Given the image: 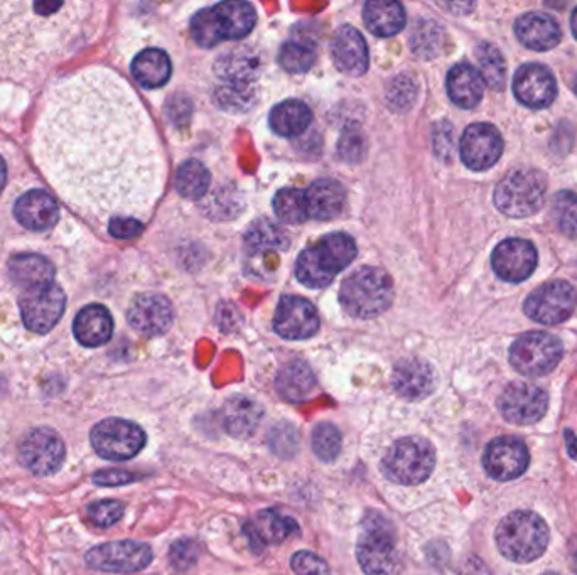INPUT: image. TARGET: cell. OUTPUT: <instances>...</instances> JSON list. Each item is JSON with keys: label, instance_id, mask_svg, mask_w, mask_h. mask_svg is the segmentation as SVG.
Returning <instances> with one entry per match:
<instances>
[{"label": "cell", "instance_id": "obj_52", "mask_svg": "<svg viewBox=\"0 0 577 575\" xmlns=\"http://www.w3.org/2000/svg\"><path fill=\"white\" fill-rule=\"evenodd\" d=\"M393 107H409L415 98V85L409 78H397L389 93Z\"/></svg>", "mask_w": 577, "mask_h": 575}, {"label": "cell", "instance_id": "obj_37", "mask_svg": "<svg viewBox=\"0 0 577 575\" xmlns=\"http://www.w3.org/2000/svg\"><path fill=\"white\" fill-rule=\"evenodd\" d=\"M245 244L252 251H282L288 247V235L271 220H259L248 228Z\"/></svg>", "mask_w": 577, "mask_h": 575}, {"label": "cell", "instance_id": "obj_9", "mask_svg": "<svg viewBox=\"0 0 577 575\" xmlns=\"http://www.w3.org/2000/svg\"><path fill=\"white\" fill-rule=\"evenodd\" d=\"M92 446L107 461H127L144 449L145 432L130 421L107 419L93 427Z\"/></svg>", "mask_w": 577, "mask_h": 575}, {"label": "cell", "instance_id": "obj_48", "mask_svg": "<svg viewBox=\"0 0 577 575\" xmlns=\"http://www.w3.org/2000/svg\"><path fill=\"white\" fill-rule=\"evenodd\" d=\"M367 154V142L360 130L350 129L338 142V155L350 164H356Z\"/></svg>", "mask_w": 577, "mask_h": 575}, {"label": "cell", "instance_id": "obj_56", "mask_svg": "<svg viewBox=\"0 0 577 575\" xmlns=\"http://www.w3.org/2000/svg\"><path fill=\"white\" fill-rule=\"evenodd\" d=\"M570 565L577 574V540H574L573 545H570Z\"/></svg>", "mask_w": 577, "mask_h": 575}, {"label": "cell", "instance_id": "obj_22", "mask_svg": "<svg viewBox=\"0 0 577 575\" xmlns=\"http://www.w3.org/2000/svg\"><path fill=\"white\" fill-rule=\"evenodd\" d=\"M518 42L532 51H549L560 45L563 31L552 15L544 12H527L515 23Z\"/></svg>", "mask_w": 577, "mask_h": 575}, {"label": "cell", "instance_id": "obj_59", "mask_svg": "<svg viewBox=\"0 0 577 575\" xmlns=\"http://www.w3.org/2000/svg\"><path fill=\"white\" fill-rule=\"evenodd\" d=\"M544 575H557V574H544Z\"/></svg>", "mask_w": 577, "mask_h": 575}, {"label": "cell", "instance_id": "obj_32", "mask_svg": "<svg viewBox=\"0 0 577 575\" xmlns=\"http://www.w3.org/2000/svg\"><path fill=\"white\" fill-rule=\"evenodd\" d=\"M337 273V267L319 244L306 248L296 262L297 281L309 289L326 288L333 282Z\"/></svg>", "mask_w": 577, "mask_h": 575}, {"label": "cell", "instance_id": "obj_44", "mask_svg": "<svg viewBox=\"0 0 577 575\" xmlns=\"http://www.w3.org/2000/svg\"><path fill=\"white\" fill-rule=\"evenodd\" d=\"M412 49L422 58H433L443 45V30L433 21H422L412 36Z\"/></svg>", "mask_w": 577, "mask_h": 575}, {"label": "cell", "instance_id": "obj_46", "mask_svg": "<svg viewBox=\"0 0 577 575\" xmlns=\"http://www.w3.org/2000/svg\"><path fill=\"white\" fill-rule=\"evenodd\" d=\"M86 513L95 527L108 528L123 517V505L115 500H102V502L92 503Z\"/></svg>", "mask_w": 577, "mask_h": 575}, {"label": "cell", "instance_id": "obj_15", "mask_svg": "<svg viewBox=\"0 0 577 575\" xmlns=\"http://www.w3.org/2000/svg\"><path fill=\"white\" fill-rule=\"evenodd\" d=\"M459 151L464 166L481 173L498 163L504 154V139L492 124H473L464 130Z\"/></svg>", "mask_w": 577, "mask_h": 575}, {"label": "cell", "instance_id": "obj_43", "mask_svg": "<svg viewBox=\"0 0 577 575\" xmlns=\"http://www.w3.org/2000/svg\"><path fill=\"white\" fill-rule=\"evenodd\" d=\"M313 450L321 461L331 462L340 456L341 453V434L333 424L316 425L313 431Z\"/></svg>", "mask_w": 577, "mask_h": 575}, {"label": "cell", "instance_id": "obj_38", "mask_svg": "<svg viewBox=\"0 0 577 575\" xmlns=\"http://www.w3.org/2000/svg\"><path fill=\"white\" fill-rule=\"evenodd\" d=\"M476 58L483 82L492 90H504L507 82V63L504 55L490 43H481L476 48Z\"/></svg>", "mask_w": 577, "mask_h": 575}, {"label": "cell", "instance_id": "obj_24", "mask_svg": "<svg viewBox=\"0 0 577 575\" xmlns=\"http://www.w3.org/2000/svg\"><path fill=\"white\" fill-rule=\"evenodd\" d=\"M331 55L338 70L349 77H362L368 70L370 56L367 43L355 27L343 26L338 30L331 45Z\"/></svg>", "mask_w": 577, "mask_h": 575}, {"label": "cell", "instance_id": "obj_53", "mask_svg": "<svg viewBox=\"0 0 577 575\" xmlns=\"http://www.w3.org/2000/svg\"><path fill=\"white\" fill-rule=\"evenodd\" d=\"M93 481L101 486H120L136 481V476L126 471H98L93 474Z\"/></svg>", "mask_w": 577, "mask_h": 575}, {"label": "cell", "instance_id": "obj_7", "mask_svg": "<svg viewBox=\"0 0 577 575\" xmlns=\"http://www.w3.org/2000/svg\"><path fill=\"white\" fill-rule=\"evenodd\" d=\"M370 513L365 531L356 547V558L367 575H396L400 571V553L396 533L385 518Z\"/></svg>", "mask_w": 577, "mask_h": 575}, {"label": "cell", "instance_id": "obj_26", "mask_svg": "<svg viewBox=\"0 0 577 575\" xmlns=\"http://www.w3.org/2000/svg\"><path fill=\"white\" fill-rule=\"evenodd\" d=\"M263 410L259 402L245 395H235L222 409V424L232 437L247 439L259 427Z\"/></svg>", "mask_w": 577, "mask_h": 575}, {"label": "cell", "instance_id": "obj_30", "mask_svg": "<svg viewBox=\"0 0 577 575\" xmlns=\"http://www.w3.org/2000/svg\"><path fill=\"white\" fill-rule=\"evenodd\" d=\"M448 93L449 98L458 107L470 108L476 107L485 93V82L476 68L468 63L456 64L448 73Z\"/></svg>", "mask_w": 577, "mask_h": 575}, {"label": "cell", "instance_id": "obj_3", "mask_svg": "<svg viewBox=\"0 0 577 575\" xmlns=\"http://www.w3.org/2000/svg\"><path fill=\"white\" fill-rule=\"evenodd\" d=\"M496 545L508 561L526 564L541 558L549 545V528L533 512H514L496 528Z\"/></svg>", "mask_w": 577, "mask_h": 575}, {"label": "cell", "instance_id": "obj_36", "mask_svg": "<svg viewBox=\"0 0 577 575\" xmlns=\"http://www.w3.org/2000/svg\"><path fill=\"white\" fill-rule=\"evenodd\" d=\"M271 127L278 136L296 137L311 126L313 114L299 101H285L271 112Z\"/></svg>", "mask_w": 577, "mask_h": 575}, {"label": "cell", "instance_id": "obj_25", "mask_svg": "<svg viewBox=\"0 0 577 575\" xmlns=\"http://www.w3.org/2000/svg\"><path fill=\"white\" fill-rule=\"evenodd\" d=\"M393 388L403 399L422 400L436 388V375L429 363L417 359L397 363L392 375Z\"/></svg>", "mask_w": 577, "mask_h": 575}, {"label": "cell", "instance_id": "obj_12", "mask_svg": "<svg viewBox=\"0 0 577 575\" xmlns=\"http://www.w3.org/2000/svg\"><path fill=\"white\" fill-rule=\"evenodd\" d=\"M63 439L48 427L31 431L19 447V461L36 476L55 474L63 466Z\"/></svg>", "mask_w": 577, "mask_h": 575}, {"label": "cell", "instance_id": "obj_51", "mask_svg": "<svg viewBox=\"0 0 577 575\" xmlns=\"http://www.w3.org/2000/svg\"><path fill=\"white\" fill-rule=\"evenodd\" d=\"M142 228L144 226H142L138 218H114V220L108 222V233L114 238H119V240H129V238L138 236Z\"/></svg>", "mask_w": 577, "mask_h": 575}, {"label": "cell", "instance_id": "obj_57", "mask_svg": "<svg viewBox=\"0 0 577 575\" xmlns=\"http://www.w3.org/2000/svg\"><path fill=\"white\" fill-rule=\"evenodd\" d=\"M570 30H573L574 37L577 39V8L574 9L573 17H570Z\"/></svg>", "mask_w": 577, "mask_h": 575}, {"label": "cell", "instance_id": "obj_17", "mask_svg": "<svg viewBox=\"0 0 577 575\" xmlns=\"http://www.w3.org/2000/svg\"><path fill=\"white\" fill-rule=\"evenodd\" d=\"M539 255L535 247L523 238H508L493 250L492 266L496 275L505 282L518 284L532 275Z\"/></svg>", "mask_w": 577, "mask_h": 575}, {"label": "cell", "instance_id": "obj_42", "mask_svg": "<svg viewBox=\"0 0 577 575\" xmlns=\"http://www.w3.org/2000/svg\"><path fill=\"white\" fill-rule=\"evenodd\" d=\"M316 61V51L311 45L303 42H288L282 46L279 63L288 73L299 74L311 70Z\"/></svg>", "mask_w": 577, "mask_h": 575}, {"label": "cell", "instance_id": "obj_2", "mask_svg": "<svg viewBox=\"0 0 577 575\" xmlns=\"http://www.w3.org/2000/svg\"><path fill=\"white\" fill-rule=\"evenodd\" d=\"M257 23L254 5L223 2L198 12L191 21V34L201 48H215L222 42H237L252 33Z\"/></svg>", "mask_w": 577, "mask_h": 575}, {"label": "cell", "instance_id": "obj_1", "mask_svg": "<svg viewBox=\"0 0 577 575\" xmlns=\"http://www.w3.org/2000/svg\"><path fill=\"white\" fill-rule=\"evenodd\" d=\"M36 159L89 218H132L160 195L156 132L136 93L110 71L86 70L51 90L36 127Z\"/></svg>", "mask_w": 577, "mask_h": 575}, {"label": "cell", "instance_id": "obj_18", "mask_svg": "<svg viewBox=\"0 0 577 575\" xmlns=\"http://www.w3.org/2000/svg\"><path fill=\"white\" fill-rule=\"evenodd\" d=\"M514 95L529 108H547L557 95L554 74L544 64L529 63L518 68L514 77Z\"/></svg>", "mask_w": 577, "mask_h": 575}, {"label": "cell", "instance_id": "obj_45", "mask_svg": "<svg viewBox=\"0 0 577 575\" xmlns=\"http://www.w3.org/2000/svg\"><path fill=\"white\" fill-rule=\"evenodd\" d=\"M254 96L250 86L223 85L216 90L215 101L223 110L244 112L252 105Z\"/></svg>", "mask_w": 577, "mask_h": 575}, {"label": "cell", "instance_id": "obj_20", "mask_svg": "<svg viewBox=\"0 0 577 575\" xmlns=\"http://www.w3.org/2000/svg\"><path fill=\"white\" fill-rule=\"evenodd\" d=\"M127 321L141 335H164L173 322V306L164 295L142 294L130 304Z\"/></svg>", "mask_w": 577, "mask_h": 575}, {"label": "cell", "instance_id": "obj_27", "mask_svg": "<svg viewBox=\"0 0 577 575\" xmlns=\"http://www.w3.org/2000/svg\"><path fill=\"white\" fill-rule=\"evenodd\" d=\"M73 332L76 340L86 348H98L110 341L114 335V319L107 307L101 304L83 307L74 317Z\"/></svg>", "mask_w": 577, "mask_h": 575}, {"label": "cell", "instance_id": "obj_23", "mask_svg": "<svg viewBox=\"0 0 577 575\" xmlns=\"http://www.w3.org/2000/svg\"><path fill=\"white\" fill-rule=\"evenodd\" d=\"M17 222L33 232L52 228L60 216V208L45 189H33L19 198L14 207Z\"/></svg>", "mask_w": 577, "mask_h": 575}, {"label": "cell", "instance_id": "obj_13", "mask_svg": "<svg viewBox=\"0 0 577 575\" xmlns=\"http://www.w3.org/2000/svg\"><path fill=\"white\" fill-rule=\"evenodd\" d=\"M19 306L26 328L36 335H46L63 316L67 295L63 289L51 284L48 288L24 292Z\"/></svg>", "mask_w": 577, "mask_h": 575}, {"label": "cell", "instance_id": "obj_21", "mask_svg": "<svg viewBox=\"0 0 577 575\" xmlns=\"http://www.w3.org/2000/svg\"><path fill=\"white\" fill-rule=\"evenodd\" d=\"M299 531L296 521L285 517L279 509L269 508L257 513L254 520L245 525L248 543L252 549H266L267 545H278L288 537Z\"/></svg>", "mask_w": 577, "mask_h": 575}, {"label": "cell", "instance_id": "obj_55", "mask_svg": "<svg viewBox=\"0 0 577 575\" xmlns=\"http://www.w3.org/2000/svg\"><path fill=\"white\" fill-rule=\"evenodd\" d=\"M5 179H8V166H5L4 159L0 157V191L4 189Z\"/></svg>", "mask_w": 577, "mask_h": 575}, {"label": "cell", "instance_id": "obj_41", "mask_svg": "<svg viewBox=\"0 0 577 575\" xmlns=\"http://www.w3.org/2000/svg\"><path fill=\"white\" fill-rule=\"evenodd\" d=\"M552 218L557 228L567 238H577V195L573 191H561L554 196L551 208Z\"/></svg>", "mask_w": 577, "mask_h": 575}, {"label": "cell", "instance_id": "obj_54", "mask_svg": "<svg viewBox=\"0 0 577 575\" xmlns=\"http://www.w3.org/2000/svg\"><path fill=\"white\" fill-rule=\"evenodd\" d=\"M463 575H490L488 568L481 564L478 559H470L464 567Z\"/></svg>", "mask_w": 577, "mask_h": 575}, {"label": "cell", "instance_id": "obj_14", "mask_svg": "<svg viewBox=\"0 0 577 575\" xmlns=\"http://www.w3.org/2000/svg\"><path fill=\"white\" fill-rule=\"evenodd\" d=\"M505 421L515 425H532L547 412L549 397L542 388L529 384H511L498 400Z\"/></svg>", "mask_w": 577, "mask_h": 575}, {"label": "cell", "instance_id": "obj_11", "mask_svg": "<svg viewBox=\"0 0 577 575\" xmlns=\"http://www.w3.org/2000/svg\"><path fill=\"white\" fill-rule=\"evenodd\" d=\"M85 561L86 565L95 571L133 574L144 571L151 564L152 549L148 543L133 540L104 543L89 550Z\"/></svg>", "mask_w": 577, "mask_h": 575}, {"label": "cell", "instance_id": "obj_29", "mask_svg": "<svg viewBox=\"0 0 577 575\" xmlns=\"http://www.w3.org/2000/svg\"><path fill=\"white\" fill-rule=\"evenodd\" d=\"M215 71L225 85L250 86L259 77L260 59L247 48L232 49L216 61Z\"/></svg>", "mask_w": 577, "mask_h": 575}, {"label": "cell", "instance_id": "obj_10", "mask_svg": "<svg viewBox=\"0 0 577 575\" xmlns=\"http://www.w3.org/2000/svg\"><path fill=\"white\" fill-rule=\"evenodd\" d=\"M577 307V292L564 281L547 282L530 292L523 310L539 325L555 326L566 322Z\"/></svg>", "mask_w": 577, "mask_h": 575}, {"label": "cell", "instance_id": "obj_47", "mask_svg": "<svg viewBox=\"0 0 577 575\" xmlns=\"http://www.w3.org/2000/svg\"><path fill=\"white\" fill-rule=\"evenodd\" d=\"M269 444H271L272 450L281 458H291L297 453V446H299L296 429L291 424L275 425L271 434H269Z\"/></svg>", "mask_w": 577, "mask_h": 575}, {"label": "cell", "instance_id": "obj_50", "mask_svg": "<svg viewBox=\"0 0 577 575\" xmlns=\"http://www.w3.org/2000/svg\"><path fill=\"white\" fill-rule=\"evenodd\" d=\"M291 565L297 575H331L328 564L316 553L306 552V550L294 553Z\"/></svg>", "mask_w": 577, "mask_h": 575}, {"label": "cell", "instance_id": "obj_33", "mask_svg": "<svg viewBox=\"0 0 577 575\" xmlns=\"http://www.w3.org/2000/svg\"><path fill=\"white\" fill-rule=\"evenodd\" d=\"M363 21L375 36L392 37L405 27L408 17L399 2L374 0L363 9Z\"/></svg>", "mask_w": 577, "mask_h": 575}, {"label": "cell", "instance_id": "obj_49", "mask_svg": "<svg viewBox=\"0 0 577 575\" xmlns=\"http://www.w3.org/2000/svg\"><path fill=\"white\" fill-rule=\"evenodd\" d=\"M169 558L170 564L175 565L178 571H188L197 564L198 543L189 539L178 540L170 547Z\"/></svg>", "mask_w": 577, "mask_h": 575}, {"label": "cell", "instance_id": "obj_6", "mask_svg": "<svg viewBox=\"0 0 577 575\" xmlns=\"http://www.w3.org/2000/svg\"><path fill=\"white\" fill-rule=\"evenodd\" d=\"M436 465L433 444L422 437L397 441L381 461L387 480L403 486L424 483Z\"/></svg>", "mask_w": 577, "mask_h": 575}, {"label": "cell", "instance_id": "obj_58", "mask_svg": "<svg viewBox=\"0 0 577 575\" xmlns=\"http://www.w3.org/2000/svg\"><path fill=\"white\" fill-rule=\"evenodd\" d=\"M573 89H574V93H576L577 95V74H576V78H574Z\"/></svg>", "mask_w": 577, "mask_h": 575}, {"label": "cell", "instance_id": "obj_5", "mask_svg": "<svg viewBox=\"0 0 577 575\" xmlns=\"http://www.w3.org/2000/svg\"><path fill=\"white\" fill-rule=\"evenodd\" d=\"M547 195V179L535 169L508 173L495 189V204L510 218H529L541 210Z\"/></svg>", "mask_w": 577, "mask_h": 575}, {"label": "cell", "instance_id": "obj_35", "mask_svg": "<svg viewBox=\"0 0 577 575\" xmlns=\"http://www.w3.org/2000/svg\"><path fill=\"white\" fill-rule=\"evenodd\" d=\"M132 77L144 89H160L170 78L169 56L161 49H145L133 59Z\"/></svg>", "mask_w": 577, "mask_h": 575}, {"label": "cell", "instance_id": "obj_19", "mask_svg": "<svg viewBox=\"0 0 577 575\" xmlns=\"http://www.w3.org/2000/svg\"><path fill=\"white\" fill-rule=\"evenodd\" d=\"M274 329L285 340H309L319 329L315 306L303 297H284L275 310Z\"/></svg>", "mask_w": 577, "mask_h": 575}, {"label": "cell", "instance_id": "obj_16", "mask_svg": "<svg viewBox=\"0 0 577 575\" xmlns=\"http://www.w3.org/2000/svg\"><path fill=\"white\" fill-rule=\"evenodd\" d=\"M530 454L523 441L517 437H498L486 446L483 466L498 481L517 480L529 468Z\"/></svg>", "mask_w": 577, "mask_h": 575}, {"label": "cell", "instance_id": "obj_8", "mask_svg": "<svg viewBox=\"0 0 577 575\" xmlns=\"http://www.w3.org/2000/svg\"><path fill=\"white\" fill-rule=\"evenodd\" d=\"M564 348L555 336L530 331L515 340L510 348V363L520 375L544 376L563 360Z\"/></svg>", "mask_w": 577, "mask_h": 575}, {"label": "cell", "instance_id": "obj_4", "mask_svg": "<svg viewBox=\"0 0 577 575\" xmlns=\"http://www.w3.org/2000/svg\"><path fill=\"white\" fill-rule=\"evenodd\" d=\"M393 297L390 277L380 269L356 270L341 285L340 301L344 310L360 319H370L389 309Z\"/></svg>", "mask_w": 577, "mask_h": 575}, {"label": "cell", "instance_id": "obj_28", "mask_svg": "<svg viewBox=\"0 0 577 575\" xmlns=\"http://www.w3.org/2000/svg\"><path fill=\"white\" fill-rule=\"evenodd\" d=\"M9 277L17 288L34 291L52 284L55 269L46 257L36 254L17 255L9 260Z\"/></svg>", "mask_w": 577, "mask_h": 575}, {"label": "cell", "instance_id": "obj_40", "mask_svg": "<svg viewBox=\"0 0 577 575\" xmlns=\"http://www.w3.org/2000/svg\"><path fill=\"white\" fill-rule=\"evenodd\" d=\"M274 211L279 220L299 225L309 218L306 192L303 189L284 188L275 195Z\"/></svg>", "mask_w": 577, "mask_h": 575}, {"label": "cell", "instance_id": "obj_39", "mask_svg": "<svg viewBox=\"0 0 577 575\" xmlns=\"http://www.w3.org/2000/svg\"><path fill=\"white\" fill-rule=\"evenodd\" d=\"M175 185L182 198L200 200L210 188V173L198 161H188L179 167Z\"/></svg>", "mask_w": 577, "mask_h": 575}, {"label": "cell", "instance_id": "obj_31", "mask_svg": "<svg viewBox=\"0 0 577 575\" xmlns=\"http://www.w3.org/2000/svg\"><path fill=\"white\" fill-rule=\"evenodd\" d=\"M306 198L309 216L316 218L319 222H328L340 216L346 201L343 186L333 179H319L313 183L311 188L307 189Z\"/></svg>", "mask_w": 577, "mask_h": 575}, {"label": "cell", "instance_id": "obj_34", "mask_svg": "<svg viewBox=\"0 0 577 575\" xmlns=\"http://www.w3.org/2000/svg\"><path fill=\"white\" fill-rule=\"evenodd\" d=\"M315 373L306 363L293 362L285 365L275 378V390L288 402H303L315 390Z\"/></svg>", "mask_w": 577, "mask_h": 575}]
</instances>
